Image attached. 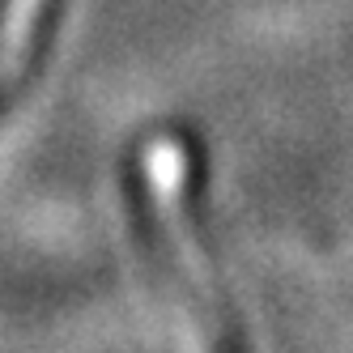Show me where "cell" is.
<instances>
[{
    "mask_svg": "<svg viewBox=\"0 0 353 353\" xmlns=\"http://www.w3.org/2000/svg\"><path fill=\"white\" fill-rule=\"evenodd\" d=\"M47 13H52V0H5L0 5V115L13 103L21 81L30 77V64L39 60Z\"/></svg>",
    "mask_w": 353,
    "mask_h": 353,
    "instance_id": "cell-1",
    "label": "cell"
}]
</instances>
